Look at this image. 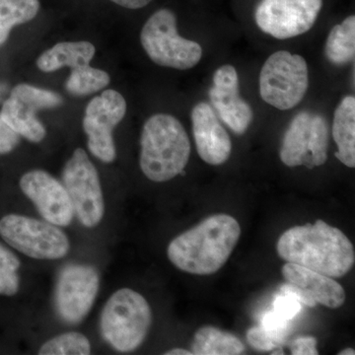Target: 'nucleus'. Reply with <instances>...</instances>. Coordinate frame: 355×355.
<instances>
[{
    "label": "nucleus",
    "instance_id": "nucleus-1",
    "mask_svg": "<svg viewBox=\"0 0 355 355\" xmlns=\"http://www.w3.org/2000/svg\"><path fill=\"white\" fill-rule=\"evenodd\" d=\"M277 253L287 263L304 266L331 279L345 277L354 268V245L340 229L323 220L295 226L280 236Z\"/></svg>",
    "mask_w": 355,
    "mask_h": 355
},
{
    "label": "nucleus",
    "instance_id": "nucleus-2",
    "mask_svg": "<svg viewBox=\"0 0 355 355\" xmlns=\"http://www.w3.org/2000/svg\"><path fill=\"white\" fill-rule=\"evenodd\" d=\"M240 236L241 227L234 217L216 214L175 238L168 246V258L184 272L214 275L230 258Z\"/></svg>",
    "mask_w": 355,
    "mask_h": 355
},
{
    "label": "nucleus",
    "instance_id": "nucleus-3",
    "mask_svg": "<svg viewBox=\"0 0 355 355\" xmlns=\"http://www.w3.org/2000/svg\"><path fill=\"white\" fill-rule=\"evenodd\" d=\"M140 146V168L150 181L163 183L184 174L191 142L175 116L157 114L149 118L142 128Z\"/></svg>",
    "mask_w": 355,
    "mask_h": 355
},
{
    "label": "nucleus",
    "instance_id": "nucleus-4",
    "mask_svg": "<svg viewBox=\"0 0 355 355\" xmlns=\"http://www.w3.org/2000/svg\"><path fill=\"white\" fill-rule=\"evenodd\" d=\"M153 322V312L146 299L130 288L114 292L101 315L103 338L114 349L133 352L146 340Z\"/></svg>",
    "mask_w": 355,
    "mask_h": 355
},
{
    "label": "nucleus",
    "instance_id": "nucleus-5",
    "mask_svg": "<svg viewBox=\"0 0 355 355\" xmlns=\"http://www.w3.org/2000/svg\"><path fill=\"white\" fill-rule=\"evenodd\" d=\"M140 42L147 55L160 67L187 70L202 60V46L180 36L176 16L169 9H160L147 20Z\"/></svg>",
    "mask_w": 355,
    "mask_h": 355
},
{
    "label": "nucleus",
    "instance_id": "nucleus-6",
    "mask_svg": "<svg viewBox=\"0 0 355 355\" xmlns=\"http://www.w3.org/2000/svg\"><path fill=\"white\" fill-rule=\"evenodd\" d=\"M309 86V71L304 58L286 51L273 53L260 74V94L263 101L286 111L302 101Z\"/></svg>",
    "mask_w": 355,
    "mask_h": 355
},
{
    "label": "nucleus",
    "instance_id": "nucleus-7",
    "mask_svg": "<svg viewBox=\"0 0 355 355\" xmlns=\"http://www.w3.org/2000/svg\"><path fill=\"white\" fill-rule=\"evenodd\" d=\"M0 237L37 260H58L70 249L69 238L57 225L19 214H7L0 219Z\"/></svg>",
    "mask_w": 355,
    "mask_h": 355
},
{
    "label": "nucleus",
    "instance_id": "nucleus-8",
    "mask_svg": "<svg viewBox=\"0 0 355 355\" xmlns=\"http://www.w3.org/2000/svg\"><path fill=\"white\" fill-rule=\"evenodd\" d=\"M62 180L79 221L85 227L97 226L104 216V198L97 169L84 149L77 148L72 154Z\"/></svg>",
    "mask_w": 355,
    "mask_h": 355
},
{
    "label": "nucleus",
    "instance_id": "nucleus-9",
    "mask_svg": "<svg viewBox=\"0 0 355 355\" xmlns=\"http://www.w3.org/2000/svg\"><path fill=\"white\" fill-rule=\"evenodd\" d=\"M62 103V97L53 91L18 84L2 105L0 116L19 137L39 144L46 137V132L36 116L37 112L55 108Z\"/></svg>",
    "mask_w": 355,
    "mask_h": 355
},
{
    "label": "nucleus",
    "instance_id": "nucleus-10",
    "mask_svg": "<svg viewBox=\"0 0 355 355\" xmlns=\"http://www.w3.org/2000/svg\"><path fill=\"white\" fill-rule=\"evenodd\" d=\"M127 113V102L116 90H106L91 100L85 110L83 130L88 137V149L102 162L116 159L114 128Z\"/></svg>",
    "mask_w": 355,
    "mask_h": 355
},
{
    "label": "nucleus",
    "instance_id": "nucleus-11",
    "mask_svg": "<svg viewBox=\"0 0 355 355\" xmlns=\"http://www.w3.org/2000/svg\"><path fill=\"white\" fill-rule=\"evenodd\" d=\"M323 0H261L254 19L261 31L286 40L309 31L316 22Z\"/></svg>",
    "mask_w": 355,
    "mask_h": 355
},
{
    "label": "nucleus",
    "instance_id": "nucleus-12",
    "mask_svg": "<svg viewBox=\"0 0 355 355\" xmlns=\"http://www.w3.org/2000/svg\"><path fill=\"white\" fill-rule=\"evenodd\" d=\"M100 279L92 266H67L58 277L55 305L67 323L78 324L87 316L99 291Z\"/></svg>",
    "mask_w": 355,
    "mask_h": 355
},
{
    "label": "nucleus",
    "instance_id": "nucleus-13",
    "mask_svg": "<svg viewBox=\"0 0 355 355\" xmlns=\"http://www.w3.org/2000/svg\"><path fill=\"white\" fill-rule=\"evenodd\" d=\"M19 186L46 221L58 226L69 225L73 207L64 184L55 178L42 170H33L23 175Z\"/></svg>",
    "mask_w": 355,
    "mask_h": 355
},
{
    "label": "nucleus",
    "instance_id": "nucleus-14",
    "mask_svg": "<svg viewBox=\"0 0 355 355\" xmlns=\"http://www.w3.org/2000/svg\"><path fill=\"white\" fill-rule=\"evenodd\" d=\"M209 98L222 121L233 132L241 135L247 132L253 121V111L239 94V77L234 67L225 64L216 70Z\"/></svg>",
    "mask_w": 355,
    "mask_h": 355
},
{
    "label": "nucleus",
    "instance_id": "nucleus-15",
    "mask_svg": "<svg viewBox=\"0 0 355 355\" xmlns=\"http://www.w3.org/2000/svg\"><path fill=\"white\" fill-rule=\"evenodd\" d=\"M191 123L200 157L210 165L225 163L232 153V142L212 107L203 102L196 105Z\"/></svg>",
    "mask_w": 355,
    "mask_h": 355
},
{
    "label": "nucleus",
    "instance_id": "nucleus-16",
    "mask_svg": "<svg viewBox=\"0 0 355 355\" xmlns=\"http://www.w3.org/2000/svg\"><path fill=\"white\" fill-rule=\"evenodd\" d=\"M282 275L286 282L302 289L317 304L331 309H338L345 304V289L328 275L291 263L282 266Z\"/></svg>",
    "mask_w": 355,
    "mask_h": 355
},
{
    "label": "nucleus",
    "instance_id": "nucleus-17",
    "mask_svg": "<svg viewBox=\"0 0 355 355\" xmlns=\"http://www.w3.org/2000/svg\"><path fill=\"white\" fill-rule=\"evenodd\" d=\"M311 116L312 114L308 112L296 114L284 135L279 156L284 164L288 167L314 168L310 154Z\"/></svg>",
    "mask_w": 355,
    "mask_h": 355
},
{
    "label": "nucleus",
    "instance_id": "nucleus-18",
    "mask_svg": "<svg viewBox=\"0 0 355 355\" xmlns=\"http://www.w3.org/2000/svg\"><path fill=\"white\" fill-rule=\"evenodd\" d=\"M96 49L90 42H62L40 55L37 67L43 72H53L62 67L71 70L90 65Z\"/></svg>",
    "mask_w": 355,
    "mask_h": 355
},
{
    "label": "nucleus",
    "instance_id": "nucleus-19",
    "mask_svg": "<svg viewBox=\"0 0 355 355\" xmlns=\"http://www.w3.org/2000/svg\"><path fill=\"white\" fill-rule=\"evenodd\" d=\"M333 137L338 151L336 157L349 168L355 167V98L347 96L334 114Z\"/></svg>",
    "mask_w": 355,
    "mask_h": 355
},
{
    "label": "nucleus",
    "instance_id": "nucleus-20",
    "mask_svg": "<svg viewBox=\"0 0 355 355\" xmlns=\"http://www.w3.org/2000/svg\"><path fill=\"white\" fill-rule=\"evenodd\" d=\"M244 350V345L237 336L207 326L195 334L191 352L196 355H238Z\"/></svg>",
    "mask_w": 355,
    "mask_h": 355
},
{
    "label": "nucleus",
    "instance_id": "nucleus-21",
    "mask_svg": "<svg viewBox=\"0 0 355 355\" xmlns=\"http://www.w3.org/2000/svg\"><path fill=\"white\" fill-rule=\"evenodd\" d=\"M324 53L329 62L343 65L354 62L355 55V17L347 19L335 26L327 39Z\"/></svg>",
    "mask_w": 355,
    "mask_h": 355
},
{
    "label": "nucleus",
    "instance_id": "nucleus-22",
    "mask_svg": "<svg viewBox=\"0 0 355 355\" xmlns=\"http://www.w3.org/2000/svg\"><path fill=\"white\" fill-rule=\"evenodd\" d=\"M39 10V0H0V44L6 43L13 27L34 19Z\"/></svg>",
    "mask_w": 355,
    "mask_h": 355
},
{
    "label": "nucleus",
    "instance_id": "nucleus-23",
    "mask_svg": "<svg viewBox=\"0 0 355 355\" xmlns=\"http://www.w3.org/2000/svg\"><path fill=\"white\" fill-rule=\"evenodd\" d=\"M110 81L111 78L106 71L87 65L71 70L65 87L71 95L85 96L106 88Z\"/></svg>",
    "mask_w": 355,
    "mask_h": 355
},
{
    "label": "nucleus",
    "instance_id": "nucleus-24",
    "mask_svg": "<svg viewBox=\"0 0 355 355\" xmlns=\"http://www.w3.org/2000/svg\"><path fill=\"white\" fill-rule=\"evenodd\" d=\"M90 342L85 336L76 331L62 334L44 343L39 349L41 355L90 354Z\"/></svg>",
    "mask_w": 355,
    "mask_h": 355
},
{
    "label": "nucleus",
    "instance_id": "nucleus-25",
    "mask_svg": "<svg viewBox=\"0 0 355 355\" xmlns=\"http://www.w3.org/2000/svg\"><path fill=\"white\" fill-rule=\"evenodd\" d=\"M328 146V123L320 114H312L310 121V154L314 167L326 163Z\"/></svg>",
    "mask_w": 355,
    "mask_h": 355
},
{
    "label": "nucleus",
    "instance_id": "nucleus-26",
    "mask_svg": "<svg viewBox=\"0 0 355 355\" xmlns=\"http://www.w3.org/2000/svg\"><path fill=\"white\" fill-rule=\"evenodd\" d=\"M291 321L279 316L275 311H268L261 319V326L279 345L286 340L291 329Z\"/></svg>",
    "mask_w": 355,
    "mask_h": 355
},
{
    "label": "nucleus",
    "instance_id": "nucleus-27",
    "mask_svg": "<svg viewBox=\"0 0 355 355\" xmlns=\"http://www.w3.org/2000/svg\"><path fill=\"white\" fill-rule=\"evenodd\" d=\"M272 310L279 316L292 321L302 310V304L294 296L282 292L273 300Z\"/></svg>",
    "mask_w": 355,
    "mask_h": 355
},
{
    "label": "nucleus",
    "instance_id": "nucleus-28",
    "mask_svg": "<svg viewBox=\"0 0 355 355\" xmlns=\"http://www.w3.org/2000/svg\"><path fill=\"white\" fill-rule=\"evenodd\" d=\"M247 338L251 347L261 352H272L275 347H279V343L263 330L261 324L250 329L247 333Z\"/></svg>",
    "mask_w": 355,
    "mask_h": 355
},
{
    "label": "nucleus",
    "instance_id": "nucleus-29",
    "mask_svg": "<svg viewBox=\"0 0 355 355\" xmlns=\"http://www.w3.org/2000/svg\"><path fill=\"white\" fill-rule=\"evenodd\" d=\"M19 141V135L0 116V155L12 153Z\"/></svg>",
    "mask_w": 355,
    "mask_h": 355
},
{
    "label": "nucleus",
    "instance_id": "nucleus-30",
    "mask_svg": "<svg viewBox=\"0 0 355 355\" xmlns=\"http://www.w3.org/2000/svg\"><path fill=\"white\" fill-rule=\"evenodd\" d=\"M19 286L20 279L16 270L0 268V295H15Z\"/></svg>",
    "mask_w": 355,
    "mask_h": 355
},
{
    "label": "nucleus",
    "instance_id": "nucleus-31",
    "mask_svg": "<svg viewBox=\"0 0 355 355\" xmlns=\"http://www.w3.org/2000/svg\"><path fill=\"white\" fill-rule=\"evenodd\" d=\"M291 354L317 355V340L313 336H300L296 338L291 345Z\"/></svg>",
    "mask_w": 355,
    "mask_h": 355
},
{
    "label": "nucleus",
    "instance_id": "nucleus-32",
    "mask_svg": "<svg viewBox=\"0 0 355 355\" xmlns=\"http://www.w3.org/2000/svg\"><path fill=\"white\" fill-rule=\"evenodd\" d=\"M280 291L282 293H288L294 296L301 304L309 306V307H315L317 305V303L310 296H308L302 289L299 288L298 286H293V284H288V282H286V284L280 287Z\"/></svg>",
    "mask_w": 355,
    "mask_h": 355
},
{
    "label": "nucleus",
    "instance_id": "nucleus-33",
    "mask_svg": "<svg viewBox=\"0 0 355 355\" xmlns=\"http://www.w3.org/2000/svg\"><path fill=\"white\" fill-rule=\"evenodd\" d=\"M20 268V261L7 248L0 244V268L6 270H17Z\"/></svg>",
    "mask_w": 355,
    "mask_h": 355
},
{
    "label": "nucleus",
    "instance_id": "nucleus-34",
    "mask_svg": "<svg viewBox=\"0 0 355 355\" xmlns=\"http://www.w3.org/2000/svg\"><path fill=\"white\" fill-rule=\"evenodd\" d=\"M111 1L125 8L139 9L148 6L153 0H111Z\"/></svg>",
    "mask_w": 355,
    "mask_h": 355
},
{
    "label": "nucleus",
    "instance_id": "nucleus-35",
    "mask_svg": "<svg viewBox=\"0 0 355 355\" xmlns=\"http://www.w3.org/2000/svg\"><path fill=\"white\" fill-rule=\"evenodd\" d=\"M166 355H191V352L183 349H174L165 352Z\"/></svg>",
    "mask_w": 355,
    "mask_h": 355
},
{
    "label": "nucleus",
    "instance_id": "nucleus-36",
    "mask_svg": "<svg viewBox=\"0 0 355 355\" xmlns=\"http://www.w3.org/2000/svg\"><path fill=\"white\" fill-rule=\"evenodd\" d=\"M355 352L354 349H345L342 352H338V355H354Z\"/></svg>",
    "mask_w": 355,
    "mask_h": 355
}]
</instances>
